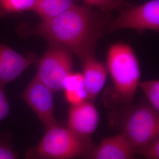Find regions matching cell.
I'll return each mask as SVG.
<instances>
[{
    "label": "cell",
    "mask_w": 159,
    "mask_h": 159,
    "mask_svg": "<svg viewBox=\"0 0 159 159\" xmlns=\"http://www.w3.org/2000/svg\"><path fill=\"white\" fill-rule=\"evenodd\" d=\"M135 152L144 159H159V137L140 148H135Z\"/></svg>",
    "instance_id": "18"
},
{
    "label": "cell",
    "mask_w": 159,
    "mask_h": 159,
    "mask_svg": "<svg viewBox=\"0 0 159 159\" xmlns=\"http://www.w3.org/2000/svg\"><path fill=\"white\" fill-rule=\"evenodd\" d=\"M39 143L28 151L27 159H85L94 146L91 138L79 136L58 123L46 129Z\"/></svg>",
    "instance_id": "3"
},
{
    "label": "cell",
    "mask_w": 159,
    "mask_h": 159,
    "mask_svg": "<svg viewBox=\"0 0 159 159\" xmlns=\"http://www.w3.org/2000/svg\"><path fill=\"white\" fill-rule=\"evenodd\" d=\"M83 76L87 100H95L104 87L108 71L106 64L99 61L94 55L81 61Z\"/></svg>",
    "instance_id": "11"
},
{
    "label": "cell",
    "mask_w": 159,
    "mask_h": 159,
    "mask_svg": "<svg viewBox=\"0 0 159 159\" xmlns=\"http://www.w3.org/2000/svg\"><path fill=\"white\" fill-rule=\"evenodd\" d=\"M10 111V106L4 90V87L0 86V122L8 116Z\"/></svg>",
    "instance_id": "19"
},
{
    "label": "cell",
    "mask_w": 159,
    "mask_h": 159,
    "mask_svg": "<svg viewBox=\"0 0 159 159\" xmlns=\"http://www.w3.org/2000/svg\"><path fill=\"white\" fill-rule=\"evenodd\" d=\"M17 159L11 136L6 133L0 134V159Z\"/></svg>",
    "instance_id": "17"
},
{
    "label": "cell",
    "mask_w": 159,
    "mask_h": 159,
    "mask_svg": "<svg viewBox=\"0 0 159 159\" xmlns=\"http://www.w3.org/2000/svg\"><path fill=\"white\" fill-rule=\"evenodd\" d=\"M113 117L120 123L121 134L135 148L159 137V112L146 102L117 107Z\"/></svg>",
    "instance_id": "4"
},
{
    "label": "cell",
    "mask_w": 159,
    "mask_h": 159,
    "mask_svg": "<svg viewBox=\"0 0 159 159\" xmlns=\"http://www.w3.org/2000/svg\"><path fill=\"white\" fill-rule=\"evenodd\" d=\"M106 65L112 84L103 94L104 102L112 108L132 104L140 80L134 51L125 43L114 44L108 49Z\"/></svg>",
    "instance_id": "2"
},
{
    "label": "cell",
    "mask_w": 159,
    "mask_h": 159,
    "mask_svg": "<svg viewBox=\"0 0 159 159\" xmlns=\"http://www.w3.org/2000/svg\"><path fill=\"white\" fill-rule=\"evenodd\" d=\"M135 148L121 134L102 140L85 159H137Z\"/></svg>",
    "instance_id": "10"
},
{
    "label": "cell",
    "mask_w": 159,
    "mask_h": 159,
    "mask_svg": "<svg viewBox=\"0 0 159 159\" xmlns=\"http://www.w3.org/2000/svg\"><path fill=\"white\" fill-rule=\"evenodd\" d=\"M89 7H96L101 11L109 13L115 10L121 9L125 5V0H83Z\"/></svg>",
    "instance_id": "16"
},
{
    "label": "cell",
    "mask_w": 159,
    "mask_h": 159,
    "mask_svg": "<svg viewBox=\"0 0 159 159\" xmlns=\"http://www.w3.org/2000/svg\"><path fill=\"white\" fill-rule=\"evenodd\" d=\"M62 90L66 101L71 106L77 105L87 100L82 73H70L63 81Z\"/></svg>",
    "instance_id": "12"
},
{
    "label": "cell",
    "mask_w": 159,
    "mask_h": 159,
    "mask_svg": "<svg viewBox=\"0 0 159 159\" xmlns=\"http://www.w3.org/2000/svg\"><path fill=\"white\" fill-rule=\"evenodd\" d=\"M100 121V115L91 101L86 100L68 110L67 128L79 136L91 138Z\"/></svg>",
    "instance_id": "8"
},
{
    "label": "cell",
    "mask_w": 159,
    "mask_h": 159,
    "mask_svg": "<svg viewBox=\"0 0 159 159\" xmlns=\"http://www.w3.org/2000/svg\"><path fill=\"white\" fill-rule=\"evenodd\" d=\"M139 86L146 97L148 103L157 112L159 111V80H150L140 82Z\"/></svg>",
    "instance_id": "15"
},
{
    "label": "cell",
    "mask_w": 159,
    "mask_h": 159,
    "mask_svg": "<svg viewBox=\"0 0 159 159\" xmlns=\"http://www.w3.org/2000/svg\"><path fill=\"white\" fill-rule=\"evenodd\" d=\"M110 21L108 13L75 4L56 17L41 21L33 33L49 44L66 48L81 61L94 55L97 42Z\"/></svg>",
    "instance_id": "1"
},
{
    "label": "cell",
    "mask_w": 159,
    "mask_h": 159,
    "mask_svg": "<svg viewBox=\"0 0 159 159\" xmlns=\"http://www.w3.org/2000/svg\"><path fill=\"white\" fill-rule=\"evenodd\" d=\"M36 61L34 55H23L6 44H0V86L18 78Z\"/></svg>",
    "instance_id": "9"
},
{
    "label": "cell",
    "mask_w": 159,
    "mask_h": 159,
    "mask_svg": "<svg viewBox=\"0 0 159 159\" xmlns=\"http://www.w3.org/2000/svg\"><path fill=\"white\" fill-rule=\"evenodd\" d=\"M73 54L63 47L50 44L39 60L35 76L54 93L62 90L64 80L73 71Z\"/></svg>",
    "instance_id": "5"
},
{
    "label": "cell",
    "mask_w": 159,
    "mask_h": 159,
    "mask_svg": "<svg viewBox=\"0 0 159 159\" xmlns=\"http://www.w3.org/2000/svg\"><path fill=\"white\" fill-rule=\"evenodd\" d=\"M138 31L159 30V0H150L139 6L123 9L106 28L108 33L122 29Z\"/></svg>",
    "instance_id": "6"
},
{
    "label": "cell",
    "mask_w": 159,
    "mask_h": 159,
    "mask_svg": "<svg viewBox=\"0 0 159 159\" xmlns=\"http://www.w3.org/2000/svg\"><path fill=\"white\" fill-rule=\"evenodd\" d=\"M75 0H38L34 12L41 21L50 20L61 14L75 4Z\"/></svg>",
    "instance_id": "13"
},
{
    "label": "cell",
    "mask_w": 159,
    "mask_h": 159,
    "mask_svg": "<svg viewBox=\"0 0 159 159\" xmlns=\"http://www.w3.org/2000/svg\"><path fill=\"white\" fill-rule=\"evenodd\" d=\"M54 94L35 76L20 94L21 98L34 111L46 129L58 124L54 116Z\"/></svg>",
    "instance_id": "7"
},
{
    "label": "cell",
    "mask_w": 159,
    "mask_h": 159,
    "mask_svg": "<svg viewBox=\"0 0 159 159\" xmlns=\"http://www.w3.org/2000/svg\"><path fill=\"white\" fill-rule=\"evenodd\" d=\"M38 0H0V17L27 11H34Z\"/></svg>",
    "instance_id": "14"
}]
</instances>
